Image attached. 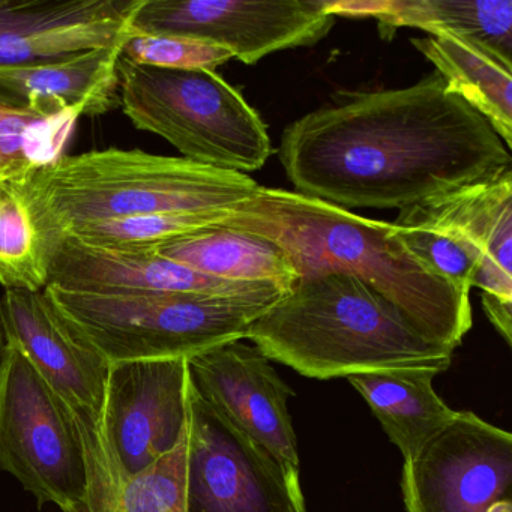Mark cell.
<instances>
[{
	"label": "cell",
	"mask_w": 512,
	"mask_h": 512,
	"mask_svg": "<svg viewBox=\"0 0 512 512\" xmlns=\"http://www.w3.org/2000/svg\"><path fill=\"white\" fill-rule=\"evenodd\" d=\"M280 161L296 193L347 211H401L511 170L490 122L436 71L308 113L283 131Z\"/></svg>",
	"instance_id": "1"
},
{
	"label": "cell",
	"mask_w": 512,
	"mask_h": 512,
	"mask_svg": "<svg viewBox=\"0 0 512 512\" xmlns=\"http://www.w3.org/2000/svg\"><path fill=\"white\" fill-rule=\"evenodd\" d=\"M218 226L262 236L289 257L298 280L325 274L361 278L424 337L455 350L472 328L469 293L428 268L395 226L296 191L259 187Z\"/></svg>",
	"instance_id": "2"
},
{
	"label": "cell",
	"mask_w": 512,
	"mask_h": 512,
	"mask_svg": "<svg viewBox=\"0 0 512 512\" xmlns=\"http://www.w3.org/2000/svg\"><path fill=\"white\" fill-rule=\"evenodd\" d=\"M271 361L317 380L374 371L427 368L443 373L454 350L433 343L361 278H304L248 328Z\"/></svg>",
	"instance_id": "3"
},
{
	"label": "cell",
	"mask_w": 512,
	"mask_h": 512,
	"mask_svg": "<svg viewBox=\"0 0 512 512\" xmlns=\"http://www.w3.org/2000/svg\"><path fill=\"white\" fill-rule=\"evenodd\" d=\"M257 188L244 173L118 148L62 155L29 178L35 211L52 244L85 221L229 211Z\"/></svg>",
	"instance_id": "4"
},
{
	"label": "cell",
	"mask_w": 512,
	"mask_h": 512,
	"mask_svg": "<svg viewBox=\"0 0 512 512\" xmlns=\"http://www.w3.org/2000/svg\"><path fill=\"white\" fill-rule=\"evenodd\" d=\"M44 292L110 364L190 359L220 344L245 340L251 323L284 296L106 295L55 286Z\"/></svg>",
	"instance_id": "5"
},
{
	"label": "cell",
	"mask_w": 512,
	"mask_h": 512,
	"mask_svg": "<svg viewBox=\"0 0 512 512\" xmlns=\"http://www.w3.org/2000/svg\"><path fill=\"white\" fill-rule=\"evenodd\" d=\"M119 107L137 130L163 137L202 166L247 175L272 154L256 110L215 71L140 67L121 58Z\"/></svg>",
	"instance_id": "6"
},
{
	"label": "cell",
	"mask_w": 512,
	"mask_h": 512,
	"mask_svg": "<svg viewBox=\"0 0 512 512\" xmlns=\"http://www.w3.org/2000/svg\"><path fill=\"white\" fill-rule=\"evenodd\" d=\"M395 232L457 289L512 304V172L401 209Z\"/></svg>",
	"instance_id": "7"
},
{
	"label": "cell",
	"mask_w": 512,
	"mask_h": 512,
	"mask_svg": "<svg viewBox=\"0 0 512 512\" xmlns=\"http://www.w3.org/2000/svg\"><path fill=\"white\" fill-rule=\"evenodd\" d=\"M0 470L40 506L74 512L85 502L88 473L73 413L10 344L0 358Z\"/></svg>",
	"instance_id": "8"
},
{
	"label": "cell",
	"mask_w": 512,
	"mask_h": 512,
	"mask_svg": "<svg viewBox=\"0 0 512 512\" xmlns=\"http://www.w3.org/2000/svg\"><path fill=\"white\" fill-rule=\"evenodd\" d=\"M332 0H143L139 34L173 35L226 49L247 65L281 50L311 47L334 28Z\"/></svg>",
	"instance_id": "9"
},
{
	"label": "cell",
	"mask_w": 512,
	"mask_h": 512,
	"mask_svg": "<svg viewBox=\"0 0 512 512\" xmlns=\"http://www.w3.org/2000/svg\"><path fill=\"white\" fill-rule=\"evenodd\" d=\"M188 370L200 397L278 464L293 499L307 508L289 412L295 391L281 379L271 359L254 344L236 340L188 359Z\"/></svg>",
	"instance_id": "10"
},
{
	"label": "cell",
	"mask_w": 512,
	"mask_h": 512,
	"mask_svg": "<svg viewBox=\"0 0 512 512\" xmlns=\"http://www.w3.org/2000/svg\"><path fill=\"white\" fill-rule=\"evenodd\" d=\"M401 494L407 512H487L511 499L512 436L470 410L403 461Z\"/></svg>",
	"instance_id": "11"
},
{
	"label": "cell",
	"mask_w": 512,
	"mask_h": 512,
	"mask_svg": "<svg viewBox=\"0 0 512 512\" xmlns=\"http://www.w3.org/2000/svg\"><path fill=\"white\" fill-rule=\"evenodd\" d=\"M187 512H307L278 464L188 385Z\"/></svg>",
	"instance_id": "12"
},
{
	"label": "cell",
	"mask_w": 512,
	"mask_h": 512,
	"mask_svg": "<svg viewBox=\"0 0 512 512\" xmlns=\"http://www.w3.org/2000/svg\"><path fill=\"white\" fill-rule=\"evenodd\" d=\"M188 385L185 358L110 364L100 425L119 472H143L184 439Z\"/></svg>",
	"instance_id": "13"
},
{
	"label": "cell",
	"mask_w": 512,
	"mask_h": 512,
	"mask_svg": "<svg viewBox=\"0 0 512 512\" xmlns=\"http://www.w3.org/2000/svg\"><path fill=\"white\" fill-rule=\"evenodd\" d=\"M5 340L19 349L71 409L100 416L110 362L83 338L44 290H5Z\"/></svg>",
	"instance_id": "14"
},
{
	"label": "cell",
	"mask_w": 512,
	"mask_h": 512,
	"mask_svg": "<svg viewBox=\"0 0 512 512\" xmlns=\"http://www.w3.org/2000/svg\"><path fill=\"white\" fill-rule=\"evenodd\" d=\"M47 286L106 295L283 296L287 293L277 284L232 283L209 277L161 256L157 250H107L82 244L70 236L58 239L53 245Z\"/></svg>",
	"instance_id": "15"
},
{
	"label": "cell",
	"mask_w": 512,
	"mask_h": 512,
	"mask_svg": "<svg viewBox=\"0 0 512 512\" xmlns=\"http://www.w3.org/2000/svg\"><path fill=\"white\" fill-rule=\"evenodd\" d=\"M143 0H0V67L100 49L134 28Z\"/></svg>",
	"instance_id": "16"
},
{
	"label": "cell",
	"mask_w": 512,
	"mask_h": 512,
	"mask_svg": "<svg viewBox=\"0 0 512 512\" xmlns=\"http://www.w3.org/2000/svg\"><path fill=\"white\" fill-rule=\"evenodd\" d=\"M131 31L100 49L41 64L0 67V106L41 116H100L119 107V62Z\"/></svg>",
	"instance_id": "17"
},
{
	"label": "cell",
	"mask_w": 512,
	"mask_h": 512,
	"mask_svg": "<svg viewBox=\"0 0 512 512\" xmlns=\"http://www.w3.org/2000/svg\"><path fill=\"white\" fill-rule=\"evenodd\" d=\"M71 413L88 473L85 502L74 512H187L188 428L169 454L143 472L125 476L107 451L100 416L83 409Z\"/></svg>",
	"instance_id": "18"
},
{
	"label": "cell",
	"mask_w": 512,
	"mask_h": 512,
	"mask_svg": "<svg viewBox=\"0 0 512 512\" xmlns=\"http://www.w3.org/2000/svg\"><path fill=\"white\" fill-rule=\"evenodd\" d=\"M437 371L427 368L374 371L347 377L373 410L403 461L415 458L457 418L434 391Z\"/></svg>",
	"instance_id": "19"
},
{
	"label": "cell",
	"mask_w": 512,
	"mask_h": 512,
	"mask_svg": "<svg viewBox=\"0 0 512 512\" xmlns=\"http://www.w3.org/2000/svg\"><path fill=\"white\" fill-rule=\"evenodd\" d=\"M412 44L436 67L446 88L481 113L506 148H511V61L482 44L448 32L416 38Z\"/></svg>",
	"instance_id": "20"
},
{
	"label": "cell",
	"mask_w": 512,
	"mask_h": 512,
	"mask_svg": "<svg viewBox=\"0 0 512 512\" xmlns=\"http://www.w3.org/2000/svg\"><path fill=\"white\" fill-rule=\"evenodd\" d=\"M194 271L232 283L277 284L289 292L298 274L274 242L224 226H212L155 248Z\"/></svg>",
	"instance_id": "21"
},
{
	"label": "cell",
	"mask_w": 512,
	"mask_h": 512,
	"mask_svg": "<svg viewBox=\"0 0 512 512\" xmlns=\"http://www.w3.org/2000/svg\"><path fill=\"white\" fill-rule=\"evenodd\" d=\"M371 17L383 37L404 26L430 35L448 32L512 61L511 0H389L373 2Z\"/></svg>",
	"instance_id": "22"
},
{
	"label": "cell",
	"mask_w": 512,
	"mask_h": 512,
	"mask_svg": "<svg viewBox=\"0 0 512 512\" xmlns=\"http://www.w3.org/2000/svg\"><path fill=\"white\" fill-rule=\"evenodd\" d=\"M37 167L14 166L0 173V286L46 289L53 244L41 226L29 193Z\"/></svg>",
	"instance_id": "23"
},
{
	"label": "cell",
	"mask_w": 512,
	"mask_h": 512,
	"mask_svg": "<svg viewBox=\"0 0 512 512\" xmlns=\"http://www.w3.org/2000/svg\"><path fill=\"white\" fill-rule=\"evenodd\" d=\"M226 218L227 211H211L197 212V214L137 215V217L112 218V220L85 221L70 227L67 232L62 233L61 238L70 236L82 244L107 248V250H155L182 236L218 226L226 221Z\"/></svg>",
	"instance_id": "24"
},
{
	"label": "cell",
	"mask_w": 512,
	"mask_h": 512,
	"mask_svg": "<svg viewBox=\"0 0 512 512\" xmlns=\"http://www.w3.org/2000/svg\"><path fill=\"white\" fill-rule=\"evenodd\" d=\"M80 116H41L0 106V167H43L64 155Z\"/></svg>",
	"instance_id": "25"
},
{
	"label": "cell",
	"mask_w": 512,
	"mask_h": 512,
	"mask_svg": "<svg viewBox=\"0 0 512 512\" xmlns=\"http://www.w3.org/2000/svg\"><path fill=\"white\" fill-rule=\"evenodd\" d=\"M122 59L140 67L215 71L233 56L226 49L203 41L134 31L125 43Z\"/></svg>",
	"instance_id": "26"
},
{
	"label": "cell",
	"mask_w": 512,
	"mask_h": 512,
	"mask_svg": "<svg viewBox=\"0 0 512 512\" xmlns=\"http://www.w3.org/2000/svg\"><path fill=\"white\" fill-rule=\"evenodd\" d=\"M487 512H512V500H499V502L493 503Z\"/></svg>",
	"instance_id": "27"
},
{
	"label": "cell",
	"mask_w": 512,
	"mask_h": 512,
	"mask_svg": "<svg viewBox=\"0 0 512 512\" xmlns=\"http://www.w3.org/2000/svg\"><path fill=\"white\" fill-rule=\"evenodd\" d=\"M5 346H7V340H5L4 322H2V316H0V358H2Z\"/></svg>",
	"instance_id": "28"
},
{
	"label": "cell",
	"mask_w": 512,
	"mask_h": 512,
	"mask_svg": "<svg viewBox=\"0 0 512 512\" xmlns=\"http://www.w3.org/2000/svg\"><path fill=\"white\" fill-rule=\"evenodd\" d=\"M10 167H14V166L0 167V173H4L5 170L10 169Z\"/></svg>",
	"instance_id": "29"
}]
</instances>
